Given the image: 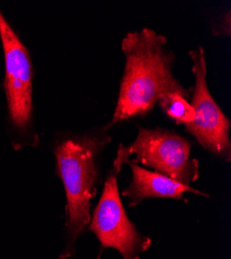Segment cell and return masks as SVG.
Masks as SVG:
<instances>
[{
	"label": "cell",
	"mask_w": 231,
	"mask_h": 259,
	"mask_svg": "<svg viewBox=\"0 0 231 259\" xmlns=\"http://www.w3.org/2000/svg\"><path fill=\"white\" fill-rule=\"evenodd\" d=\"M167 38L151 28L125 34L121 50L124 70L113 116L104 131L135 117L145 116L168 95L191 99L172 72L175 56L167 47Z\"/></svg>",
	"instance_id": "6da1fadb"
},
{
	"label": "cell",
	"mask_w": 231,
	"mask_h": 259,
	"mask_svg": "<svg viewBox=\"0 0 231 259\" xmlns=\"http://www.w3.org/2000/svg\"><path fill=\"white\" fill-rule=\"evenodd\" d=\"M111 141L104 130L68 136L53 147L56 172L66 192L65 247L59 258L69 259L76 252V242L91 220V201L101 182L100 158Z\"/></svg>",
	"instance_id": "7a4b0ae2"
},
{
	"label": "cell",
	"mask_w": 231,
	"mask_h": 259,
	"mask_svg": "<svg viewBox=\"0 0 231 259\" xmlns=\"http://www.w3.org/2000/svg\"><path fill=\"white\" fill-rule=\"evenodd\" d=\"M191 152V142L177 133L139 126L136 139L129 146L119 145L112 167L120 171L129 160L190 186L200 175L199 162Z\"/></svg>",
	"instance_id": "3957f363"
},
{
	"label": "cell",
	"mask_w": 231,
	"mask_h": 259,
	"mask_svg": "<svg viewBox=\"0 0 231 259\" xmlns=\"http://www.w3.org/2000/svg\"><path fill=\"white\" fill-rule=\"evenodd\" d=\"M119 172L112 167L107 174L87 229L97 236L101 250L113 248L123 259H140V255L152 247L153 241L138 230L123 207L117 184Z\"/></svg>",
	"instance_id": "277c9868"
},
{
	"label": "cell",
	"mask_w": 231,
	"mask_h": 259,
	"mask_svg": "<svg viewBox=\"0 0 231 259\" xmlns=\"http://www.w3.org/2000/svg\"><path fill=\"white\" fill-rule=\"evenodd\" d=\"M192 61L195 84L192 89L191 105L195 112L192 122L186 124V131L192 135L207 152L230 162L231 141L229 137L230 120L209 92L206 76L205 52L202 47L189 52Z\"/></svg>",
	"instance_id": "5b68a950"
},
{
	"label": "cell",
	"mask_w": 231,
	"mask_h": 259,
	"mask_svg": "<svg viewBox=\"0 0 231 259\" xmlns=\"http://www.w3.org/2000/svg\"><path fill=\"white\" fill-rule=\"evenodd\" d=\"M0 39L6 64L4 88L11 123L25 134L32 122L33 68L29 52L0 10Z\"/></svg>",
	"instance_id": "8992f818"
},
{
	"label": "cell",
	"mask_w": 231,
	"mask_h": 259,
	"mask_svg": "<svg viewBox=\"0 0 231 259\" xmlns=\"http://www.w3.org/2000/svg\"><path fill=\"white\" fill-rule=\"evenodd\" d=\"M124 164H128L131 168L132 181L127 188L122 190L121 194L123 197L128 198L130 207L136 206L149 198L181 200L184 193H193L195 195L209 197L208 194L160 175L156 171L145 169L129 160L125 161Z\"/></svg>",
	"instance_id": "52a82bcc"
},
{
	"label": "cell",
	"mask_w": 231,
	"mask_h": 259,
	"mask_svg": "<svg viewBox=\"0 0 231 259\" xmlns=\"http://www.w3.org/2000/svg\"><path fill=\"white\" fill-rule=\"evenodd\" d=\"M159 105L163 112L177 124H188L194 120L195 112L188 99L179 95H168L164 97Z\"/></svg>",
	"instance_id": "ba28073f"
},
{
	"label": "cell",
	"mask_w": 231,
	"mask_h": 259,
	"mask_svg": "<svg viewBox=\"0 0 231 259\" xmlns=\"http://www.w3.org/2000/svg\"><path fill=\"white\" fill-rule=\"evenodd\" d=\"M213 33L215 35H227L230 36V13H226L225 15L220 19L218 23H216L213 26Z\"/></svg>",
	"instance_id": "9c48e42d"
},
{
	"label": "cell",
	"mask_w": 231,
	"mask_h": 259,
	"mask_svg": "<svg viewBox=\"0 0 231 259\" xmlns=\"http://www.w3.org/2000/svg\"><path fill=\"white\" fill-rule=\"evenodd\" d=\"M102 252H103V250H101V251H100V253H99V255H98L97 259H102Z\"/></svg>",
	"instance_id": "30bf717a"
}]
</instances>
